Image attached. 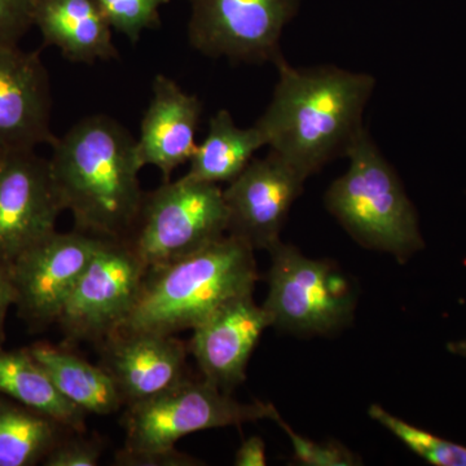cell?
<instances>
[{
	"mask_svg": "<svg viewBox=\"0 0 466 466\" xmlns=\"http://www.w3.org/2000/svg\"><path fill=\"white\" fill-rule=\"evenodd\" d=\"M279 81L256 122L267 146L309 177L346 157L363 131V115L376 87L367 73L333 66L276 64Z\"/></svg>",
	"mask_w": 466,
	"mask_h": 466,
	"instance_id": "1",
	"label": "cell"
},
{
	"mask_svg": "<svg viewBox=\"0 0 466 466\" xmlns=\"http://www.w3.org/2000/svg\"><path fill=\"white\" fill-rule=\"evenodd\" d=\"M48 167L64 210L78 231L126 238L144 198L137 140L108 116H90L52 144Z\"/></svg>",
	"mask_w": 466,
	"mask_h": 466,
	"instance_id": "2",
	"label": "cell"
},
{
	"mask_svg": "<svg viewBox=\"0 0 466 466\" xmlns=\"http://www.w3.org/2000/svg\"><path fill=\"white\" fill-rule=\"evenodd\" d=\"M257 279L253 248L226 235L184 258L148 269L137 303L116 333L195 329L225 303L253 294Z\"/></svg>",
	"mask_w": 466,
	"mask_h": 466,
	"instance_id": "3",
	"label": "cell"
},
{
	"mask_svg": "<svg viewBox=\"0 0 466 466\" xmlns=\"http://www.w3.org/2000/svg\"><path fill=\"white\" fill-rule=\"evenodd\" d=\"M346 157L348 171L325 195L328 210L361 245L404 262L424 248V240L400 177L367 130Z\"/></svg>",
	"mask_w": 466,
	"mask_h": 466,
	"instance_id": "4",
	"label": "cell"
},
{
	"mask_svg": "<svg viewBox=\"0 0 466 466\" xmlns=\"http://www.w3.org/2000/svg\"><path fill=\"white\" fill-rule=\"evenodd\" d=\"M228 233L223 189L183 177L144 193L142 208L126 240L147 268L204 249Z\"/></svg>",
	"mask_w": 466,
	"mask_h": 466,
	"instance_id": "5",
	"label": "cell"
},
{
	"mask_svg": "<svg viewBox=\"0 0 466 466\" xmlns=\"http://www.w3.org/2000/svg\"><path fill=\"white\" fill-rule=\"evenodd\" d=\"M279 417L278 410L271 403H241L205 379L202 381L186 379L153 400L128 407L122 451L170 452L186 435L259 420L276 422Z\"/></svg>",
	"mask_w": 466,
	"mask_h": 466,
	"instance_id": "6",
	"label": "cell"
},
{
	"mask_svg": "<svg viewBox=\"0 0 466 466\" xmlns=\"http://www.w3.org/2000/svg\"><path fill=\"white\" fill-rule=\"evenodd\" d=\"M267 251L271 268L263 308L272 327L299 334H325L351 321L357 296L330 263L309 259L281 240Z\"/></svg>",
	"mask_w": 466,
	"mask_h": 466,
	"instance_id": "7",
	"label": "cell"
},
{
	"mask_svg": "<svg viewBox=\"0 0 466 466\" xmlns=\"http://www.w3.org/2000/svg\"><path fill=\"white\" fill-rule=\"evenodd\" d=\"M147 271L126 238H103L57 319L67 339L101 343L115 334L137 303Z\"/></svg>",
	"mask_w": 466,
	"mask_h": 466,
	"instance_id": "8",
	"label": "cell"
},
{
	"mask_svg": "<svg viewBox=\"0 0 466 466\" xmlns=\"http://www.w3.org/2000/svg\"><path fill=\"white\" fill-rule=\"evenodd\" d=\"M188 39L208 57L235 63L274 66L285 26L299 12L300 0H188Z\"/></svg>",
	"mask_w": 466,
	"mask_h": 466,
	"instance_id": "9",
	"label": "cell"
},
{
	"mask_svg": "<svg viewBox=\"0 0 466 466\" xmlns=\"http://www.w3.org/2000/svg\"><path fill=\"white\" fill-rule=\"evenodd\" d=\"M101 240L78 229L55 231L24 251L7 271L18 317L35 328L57 321Z\"/></svg>",
	"mask_w": 466,
	"mask_h": 466,
	"instance_id": "10",
	"label": "cell"
},
{
	"mask_svg": "<svg viewBox=\"0 0 466 466\" xmlns=\"http://www.w3.org/2000/svg\"><path fill=\"white\" fill-rule=\"evenodd\" d=\"M64 211L48 159L34 150L0 155V271L56 231Z\"/></svg>",
	"mask_w": 466,
	"mask_h": 466,
	"instance_id": "11",
	"label": "cell"
},
{
	"mask_svg": "<svg viewBox=\"0 0 466 466\" xmlns=\"http://www.w3.org/2000/svg\"><path fill=\"white\" fill-rule=\"evenodd\" d=\"M308 177L274 150L251 159L223 191L228 211V235L254 250H268L280 241L281 229Z\"/></svg>",
	"mask_w": 466,
	"mask_h": 466,
	"instance_id": "12",
	"label": "cell"
},
{
	"mask_svg": "<svg viewBox=\"0 0 466 466\" xmlns=\"http://www.w3.org/2000/svg\"><path fill=\"white\" fill-rule=\"evenodd\" d=\"M51 86L38 51L0 43V155L52 144Z\"/></svg>",
	"mask_w": 466,
	"mask_h": 466,
	"instance_id": "13",
	"label": "cell"
},
{
	"mask_svg": "<svg viewBox=\"0 0 466 466\" xmlns=\"http://www.w3.org/2000/svg\"><path fill=\"white\" fill-rule=\"evenodd\" d=\"M100 345V366L127 407L153 400L188 379L186 345L174 334L118 332Z\"/></svg>",
	"mask_w": 466,
	"mask_h": 466,
	"instance_id": "14",
	"label": "cell"
},
{
	"mask_svg": "<svg viewBox=\"0 0 466 466\" xmlns=\"http://www.w3.org/2000/svg\"><path fill=\"white\" fill-rule=\"evenodd\" d=\"M272 319L251 294L229 300L195 328L189 350L204 379L223 391L244 382L251 352Z\"/></svg>",
	"mask_w": 466,
	"mask_h": 466,
	"instance_id": "15",
	"label": "cell"
},
{
	"mask_svg": "<svg viewBox=\"0 0 466 466\" xmlns=\"http://www.w3.org/2000/svg\"><path fill=\"white\" fill-rule=\"evenodd\" d=\"M152 100L144 113L137 155L142 167H156L165 182L186 162L191 161L202 104L196 95L187 94L173 79L156 76Z\"/></svg>",
	"mask_w": 466,
	"mask_h": 466,
	"instance_id": "16",
	"label": "cell"
},
{
	"mask_svg": "<svg viewBox=\"0 0 466 466\" xmlns=\"http://www.w3.org/2000/svg\"><path fill=\"white\" fill-rule=\"evenodd\" d=\"M33 25L45 46L58 48L72 63L92 66L119 57L97 0H34Z\"/></svg>",
	"mask_w": 466,
	"mask_h": 466,
	"instance_id": "17",
	"label": "cell"
},
{
	"mask_svg": "<svg viewBox=\"0 0 466 466\" xmlns=\"http://www.w3.org/2000/svg\"><path fill=\"white\" fill-rule=\"evenodd\" d=\"M0 394L50 417L69 431H85V410L57 390L27 349L5 351L0 348Z\"/></svg>",
	"mask_w": 466,
	"mask_h": 466,
	"instance_id": "18",
	"label": "cell"
},
{
	"mask_svg": "<svg viewBox=\"0 0 466 466\" xmlns=\"http://www.w3.org/2000/svg\"><path fill=\"white\" fill-rule=\"evenodd\" d=\"M265 146V135L256 125L238 127L228 110H219L208 121L207 137L196 147L184 177L205 183L232 182Z\"/></svg>",
	"mask_w": 466,
	"mask_h": 466,
	"instance_id": "19",
	"label": "cell"
},
{
	"mask_svg": "<svg viewBox=\"0 0 466 466\" xmlns=\"http://www.w3.org/2000/svg\"><path fill=\"white\" fill-rule=\"evenodd\" d=\"M27 351L47 372L57 390L86 413L110 415L121 408L118 390L103 367L45 343L30 346Z\"/></svg>",
	"mask_w": 466,
	"mask_h": 466,
	"instance_id": "20",
	"label": "cell"
},
{
	"mask_svg": "<svg viewBox=\"0 0 466 466\" xmlns=\"http://www.w3.org/2000/svg\"><path fill=\"white\" fill-rule=\"evenodd\" d=\"M66 429L30 408L0 400V466L43 461Z\"/></svg>",
	"mask_w": 466,
	"mask_h": 466,
	"instance_id": "21",
	"label": "cell"
},
{
	"mask_svg": "<svg viewBox=\"0 0 466 466\" xmlns=\"http://www.w3.org/2000/svg\"><path fill=\"white\" fill-rule=\"evenodd\" d=\"M368 413L388 429L408 449L419 455L420 458L435 466H466V447L453 441L443 440L437 435L429 433L424 429L408 424L400 417L391 415L382 407L373 404Z\"/></svg>",
	"mask_w": 466,
	"mask_h": 466,
	"instance_id": "22",
	"label": "cell"
},
{
	"mask_svg": "<svg viewBox=\"0 0 466 466\" xmlns=\"http://www.w3.org/2000/svg\"><path fill=\"white\" fill-rule=\"evenodd\" d=\"M110 26L131 42L139 41L144 30L161 26L159 8L170 0H97Z\"/></svg>",
	"mask_w": 466,
	"mask_h": 466,
	"instance_id": "23",
	"label": "cell"
},
{
	"mask_svg": "<svg viewBox=\"0 0 466 466\" xmlns=\"http://www.w3.org/2000/svg\"><path fill=\"white\" fill-rule=\"evenodd\" d=\"M288 434L294 450V458L306 466H351L360 464V460L337 441L318 443L297 434L281 416L276 420Z\"/></svg>",
	"mask_w": 466,
	"mask_h": 466,
	"instance_id": "24",
	"label": "cell"
},
{
	"mask_svg": "<svg viewBox=\"0 0 466 466\" xmlns=\"http://www.w3.org/2000/svg\"><path fill=\"white\" fill-rule=\"evenodd\" d=\"M103 452L100 441L86 438H61L47 453L43 464L47 466H96Z\"/></svg>",
	"mask_w": 466,
	"mask_h": 466,
	"instance_id": "25",
	"label": "cell"
},
{
	"mask_svg": "<svg viewBox=\"0 0 466 466\" xmlns=\"http://www.w3.org/2000/svg\"><path fill=\"white\" fill-rule=\"evenodd\" d=\"M34 0H0V43L18 45L33 25Z\"/></svg>",
	"mask_w": 466,
	"mask_h": 466,
	"instance_id": "26",
	"label": "cell"
},
{
	"mask_svg": "<svg viewBox=\"0 0 466 466\" xmlns=\"http://www.w3.org/2000/svg\"><path fill=\"white\" fill-rule=\"evenodd\" d=\"M116 464L124 466H195L198 460L177 449L170 452L131 453L119 451L116 455Z\"/></svg>",
	"mask_w": 466,
	"mask_h": 466,
	"instance_id": "27",
	"label": "cell"
},
{
	"mask_svg": "<svg viewBox=\"0 0 466 466\" xmlns=\"http://www.w3.org/2000/svg\"><path fill=\"white\" fill-rule=\"evenodd\" d=\"M267 464L266 446L260 437H250L242 441L235 456L238 466H265Z\"/></svg>",
	"mask_w": 466,
	"mask_h": 466,
	"instance_id": "28",
	"label": "cell"
},
{
	"mask_svg": "<svg viewBox=\"0 0 466 466\" xmlns=\"http://www.w3.org/2000/svg\"><path fill=\"white\" fill-rule=\"evenodd\" d=\"M16 293L7 272L0 271V348L5 342V320L9 308L15 306Z\"/></svg>",
	"mask_w": 466,
	"mask_h": 466,
	"instance_id": "29",
	"label": "cell"
},
{
	"mask_svg": "<svg viewBox=\"0 0 466 466\" xmlns=\"http://www.w3.org/2000/svg\"><path fill=\"white\" fill-rule=\"evenodd\" d=\"M447 349L450 350L452 354L460 355V357L466 358V339L461 341L451 342Z\"/></svg>",
	"mask_w": 466,
	"mask_h": 466,
	"instance_id": "30",
	"label": "cell"
}]
</instances>
